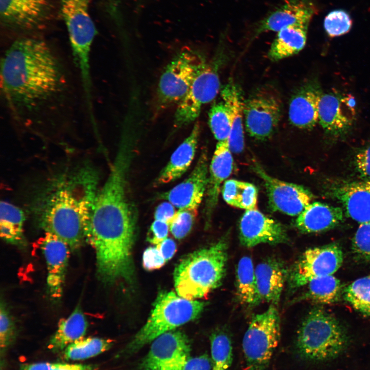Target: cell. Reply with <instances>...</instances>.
<instances>
[{
  "mask_svg": "<svg viewBox=\"0 0 370 370\" xmlns=\"http://www.w3.org/2000/svg\"><path fill=\"white\" fill-rule=\"evenodd\" d=\"M211 370H228L233 361L231 338L223 331H216L210 337Z\"/></svg>",
  "mask_w": 370,
  "mask_h": 370,
  "instance_id": "cell-34",
  "label": "cell"
},
{
  "mask_svg": "<svg viewBox=\"0 0 370 370\" xmlns=\"http://www.w3.org/2000/svg\"><path fill=\"white\" fill-rule=\"evenodd\" d=\"M90 0H62L61 14L67 27L75 66L83 81L91 78L90 53L97 34L89 13Z\"/></svg>",
  "mask_w": 370,
  "mask_h": 370,
  "instance_id": "cell-9",
  "label": "cell"
},
{
  "mask_svg": "<svg viewBox=\"0 0 370 370\" xmlns=\"http://www.w3.org/2000/svg\"><path fill=\"white\" fill-rule=\"evenodd\" d=\"M156 247L159 250L166 262L173 256L176 251L175 242L170 238H166L157 245Z\"/></svg>",
  "mask_w": 370,
  "mask_h": 370,
  "instance_id": "cell-48",
  "label": "cell"
},
{
  "mask_svg": "<svg viewBox=\"0 0 370 370\" xmlns=\"http://www.w3.org/2000/svg\"><path fill=\"white\" fill-rule=\"evenodd\" d=\"M241 244L251 248L261 244L277 245L288 242L285 228L256 209L246 210L239 224Z\"/></svg>",
  "mask_w": 370,
  "mask_h": 370,
  "instance_id": "cell-17",
  "label": "cell"
},
{
  "mask_svg": "<svg viewBox=\"0 0 370 370\" xmlns=\"http://www.w3.org/2000/svg\"><path fill=\"white\" fill-rule=\"evenodd\" d=\"M95 199L92 191L76 178L60 186L45 202L42 228L65 242L71 251L78 250L85 240V228Z\"/></svg>",
  "mask_w": 370,
  "mask_h": 370,
  "instance_id": "cell-3",
  "label": "cell"
},
{
  "mask_svg": "<svg viewBox=\"0 0 370 370\" xmlns=\"http://www.w3.org/2000/svg\"><path fill=\"white\" fill-rule=\"evenodd\" d=\"M355 164L360 176L370 180V145L361 150L356 154Z\"/></svg>",
  "mask_w": 370,
  "mask_h": 370,
  "instance_id": "cell-43",
  "label": "cell"
},
{
  "mask_svg": "<svg viewBox=\"0 0 370 370\" xmlns=\"http://www.w3.org/2000/svg\"><path fill=\"white\" fill-rule=\"evenodd\" d=\"M16 325L5 301L1 299L0 306V347L1 354L4 353L14 341Z\"/></svg>",
  "mask_w": 370,
  "mask_h": 370,
  "instance_id": "cell-38",
  "label": "cell"
},
{
  "mask_svg": "<svg viewBox=\"0 0 370 370\" xmlns=\"http://www.w3.org/2000/svg\"><path fill=\"white\" fill-rule=\"evenodd\" d=\"M280 334V318L275 305L252 317L242 342L245 370H268Z\"/></svg>",
  "mask_w": 370,
  "mask_h": 370,
  "instance_id": "cell-8",
  "label": "cell"
},
{
  "mask_svg": "<svg viewBox=\"0 0 370 370\" xmlns=\"http://www.w3.org/2000/svg\"><path fill=\"white\" fill-rule=\"evenodd\" d=\"M352 24L349 14L342 9L330 11L324 21L325 30L330 37L339 36L347 33L350 30Z\"/></svg>",
  "mask_w": 370,
  "mask_h": 370,
  "instance_id": "cell-37",
  "label": "cell"
},
{
  "mask_svg": "<svg viewBox=\"0 0 370 370\" xmlns=\"http://www.w3.org/2000/svg\"><path fill=\"white\" fill-rule=\"evenodd\" d=\"M344 299L364 316H370V275L359 278L343 290Z\"/></svg>",
  "mask_w": 370,
  "mask_h": 370,
  "instance_id": "cell-35",
  "label": "cell"
},
{
  "mask_svg": "<svg viewBox=\"0 0 370 370\" xmlns=\"http://www.w3.org/2000/svg\"><path fill=\"white\" fill-rule=\"evenodd\" d=\"M1 81L4 102L18 124L55 127L76 119L73 75L63 55L44 40L14 41L2 57Z\"/></svg>",
  "mask_w": 370,
  "mask_h": 370,
  "instance_id": "cell-1",
  "label": "cell"
},
{
  "mask_svg": "<svg viewBox=\"0 0 370 370\" xmlns=\"http://www.w3.org/2000/svg\"><path fill=\"white\" fill-rule=\"evenodd\" d=\"M221 192L225 201L231 206L246 210L256 209L258 192L252 183L236 179L227 180Z\"/></svg>",
  "mask_w": 370,
  "mask_h": 370,
  "instance_id": "cell-31",
  "label": "cell"
},
{
  "mask_svg": "<svg viewBox=\"0 0 370 370\" xmlns=\"http://www.w3.org/2000/svg\"><path fill=\"white\" fill-rule=\"evenodd\" d=\"M206 153L200 156L194 170L182 182L163 193L161 198L181 209L197 210L202 201L208 183Z\"/></svg>",
  "mask_w": 370,
  "mask_h": 370,
  "instance_id": "cell-19",
  "label": "cell"
},
{
  "mask_svg": "<svg viewBox=\"0 0 370 370\" xmlns=\"http://www.w3.org/2000/svg\"><path fill=\"white\" fill-rule=\"evenodd\" d=\"M88 325L86 316L78 304L68 317L60 320L48 348L53 352L64 351L70 344L84 338Z\"/></svg>",
  "mask_w": 370,
  "mask_h": 370,
  "instance_id": "cell-28",
  "label": "cell"
},
{
  "mask_svg": "<svg viewBox=\"0 0 370 370\" xmlns=\"http://www.w3.org/2000/svg\"><path fill=\"white\" fill-rule=\"evenodd\" d=\"M52 370H96V368L89 364L53 363Z\"/></svg>",
  "mask_w": 370,
  "mask_h": 370,
  "instance_id": "cell-49",
  "label": "cell"
},
{
  "mask_svg": "<svg viewBox=\"0 0 370 370\" xmlns=\"http://www.w3.org/2000/svg\"><path fill=\"white\" fill-rule=\"evenodd\" d=\"M322 94L316 81L301 87L290 101L288 117L290 123L301 129L313 128L319 122V103Z\"/></svg>",
  "mask_w": 370,
  "mask_h": 370,
  "instance_id": "cell-21",
  "label": "cell"
},
{
  "mask_svg": "<svg viewBox=\"0 0 370 370\" xmlns=\"http://www.w3.org/2000/svg\"><path fill=\"white\" fill-rule=\"evenodd\" d=\"M200 132V124L196 122L190 134L173 152L161 171L156 181L157 184L174 181L187 171L196 153Z\"/></svg>",
  "mask_w": 370,
  "mask_h": 370,
  "instance_id": "cell-26",
  "label": "cell"
},
{
  "mask_svg": "<svg viewBox=\"0 0 370 370\" xmlns=\"http://www.w3.org/2000/svg\"><path fill=\"white\" fill-rule=\"evenodd\" d=\"M306 286L307 297L322 304H329L337 302L342 294L340 281L333 275L314 279Z\"/></svg>",
  "mask_w": 370,
  "mask_h": 370,
  "instance_id": "cell-32",
  "label": "cell"
},
{
  "mask_svg": "<svg viewBox=\"0 0 370 370\" xmlns=\"http://www.w3.org/2000/svg\"><path fill=\"white\" fill-rule=\"evenodd\" d=\"M210 129L218 141L229 140L231 131V123L228 108L223 101L215 102L209 113Z\"/></svg>",
  "mask_w": 370,
  "mask_h": 370,
  "instance_id": "cell-36",
  "label": "cell"
},
{
  "mask_svg": "<svg viewBox=\"0 0 370 370\" xmlns=\"http://www.w3.org/2000/svg\"><path fill=\"white\" fill-rule=\"evenodd\" d=\"M220 91L231 123V131L228 140L230 149L232 152L239 153L242 152L244 147V102L237 86L232 80H230Z\"/></svg>",
  "mask_w": 370,
  "mask_h": 370,
  "instance_id": "cell-27",
  "label": "cell"
},
{
  "mask_svg": "<svg viewBox=\"0 0 370 370\" xmlns=\"http://www.w3.org/2000/svg\"><path fill=\"white\" fill-rule=\"evenodd\" d=\"M169 225L155 219L152 224L147 240L154 245H158L167 238Z\"/></svg>",
  "mask_w": 370,
  "mask_h": 370,
  "instance_id": "cell-45",
  "label": "cell"
},
{
  "mask_svg": "<svg viewBox=\"0 0 370 370\" xmlns=\"http://www.w3.org/2000/svg\"><path fill=\"white\" fill-rule=\"evenodd\" d=\"M53 365L50 362L27 363L21 365L20 370H52Z\"/></svg>",
  "mask_w": 370,
  "mask_h": 370,
  "instance_id": "cell-50",
  "label": "cell"
},
{
  "mask_svg": "<svg viewBox=\"0 0 370 370\" xmlns=\"http://www.w3.org/2000/svg\"><path fill=\"white\" fill-rule=\"evenodd\" d=\"M166 262L157 247H150L145 250L142 256L144 268L151 271L162 267Z\"/></svg>",
  "mask_w": 370,
  "mask_h": 370,
  "instance_id": "cell-42",
  "label": "cell"
},
{
  "mask_svg": "<svg viewBox=\"0 0 370 370\" xmlns=\"http://www.w3.org/2000/svg\"><path fill=\"white\" fill-rule=\"evenodd\" d=\"M352 250L359 259L370 262V221L360 224L353 239Z\"/></svg>",
  "mask_w": 370,
  "mask_h": 370,
  "instance_id": "cell-39",
  "label": "cell"
},
{
  "mask_svg": "<svg viewBox=\"0 0 370 370\" xmlns=\"http://www.w3.org/2000/svg\"><path fill=\"white\" fill-rule=\"evenodd\" d=\"M281 108L280 96L271 87L255 91L244 102V121L248 134L259 140L270 137L279 123Z\"/></svg>",
  "mask_w": 370,
  "mask_h": 370,
  "instance_id": "cell-10",
  "label": "cell"
},
{
  "mask_svg": "<svg viewBox=\"0 0 370 370\" xmlns=\"http://www.w3.org/2000/svg\"><path fill=\"white\" fill-rule=\"evenodd\" d=\"M227 249L226 238H223L181 260L174 272L177 294L195 300L205 297L218 287L226 273Z\"/></svg>",
  "mask_w": 370,
  "mask_h": 370,
  "instance_id": "cell-4",
  "label": "cell"
},
{
  "mask_svg": "<svg viewBox=\"0 0 370 370\" xmlns=\"http://www.w3.org/2000/svg\"><path fill=\"white\" fill-rule=\"evenodd\" d=\"M236 287L237 297L243 304L253 307L262 301L257 289L255 268L249 256L242 257L237 264Z\"/></svg>",
  "mask_w": 370,
  "mask_h": 370,
  "instance_id": "cell-30",
  "label": "cell"
},
{
  "mask_svg": "<svg viewBox=\"0 0 370 370\" xmlns=\"http://www.w3.org/2000/svg\"><path fill=\"white\" fill-rule=\"evenodd\" d=\"M206 306L204 302L188 300L173 291L160 292L146 322L122 354L132 355L162 334L197 319Z\"/></svg>",
  "mask_w": 370,
  "mask_h": 370,
  "instance_id": "cell-6",
  "label": "cell"
},
{
  "mask_svg": "<svg viewBox=\"0 0 370 370\" xmlns=\"http://www.w3.org/2000/svg\"><path fill=\"white\" fill-rule=\"evenodd\" d=\"M331 192L349 217L360 224L370 221V180L342 183Z\"/></svg>",
  "mask_w": 370,
  "mask_h": 370,
  "instance_id": "cell-22",
  "label": "cell"
},
{
  "mask_svg": "<svg viewBox=\"0 0 370 370\" xmlns=\"http://www.w3.org/2000/svg\"><path fill=\"white\" fill-rule=\"evenodd\" d=\"M174 206L170 202H163L160 204L155 212V218L170 224L175 213Z\"/></svg>",
  "mask_w": 370,
  "mask_h": 370,
  "instance_id": "cell-47",
  "label": "cell"
},
{
  "mask_svg": "<svg viewBox=\"0 0 370 370\" xmlns=\"http://www.w3.org/2000/svg\"><path fill=\"white\" fill-rule=\"evenodd\" d=\"M113 341L98 337L83 338L68 345L63 351L67 360L79 361L96 356L111 348Z\"/></svg>",
  "mask_w": 370,
  "mask_h": 370,
  "instance_id": "cell-33",
  "label": "cell"
},
{
  "mask_svg": "<svg viewBox=\"0 0 370 370\" xmlns=\"http://www.w3.org/2000/svg\"><path fill=\"white\" fill-rule=\"evenodd\" d=\"M188 337L180 330H173L158 337L137 370H182L191 357Z\"/></svg>",
  "mask_w": 370,
  "mask_h": 370,
  "instance_id": "cell-12",
  "label": "cell"
},
{
  "mask_svg": "<svg viewBox=\"0 0 370 370\" xmlns=\"http://www.w3.org/2000/svg\"><path fill=\"white\" fill-rule=\"evenodd\" d=\"M212 364L209 355L205 353L194 357H190L182 370H211Z\"/></svg>",
  "mask_w": 370,
  "mask_h": 370,
  "instance_id": "cell-46",
  "label": "cell"
},
{
  "mask_svg": "<svg viewBox=\"0 0 370 370\" xmlns=\"http://www.w3.org/2000/svg\"><path fill=\"white\" fill-rule=\"evenodd\" d=\"M1 237L9 244L16 246L24 244L23 231L4 223H0Z\"/></svg>",
  "mask_w": 370,
  "mask_h": 370,
  "instance_id": "cell-44",
  "label": "cell"
},
{
  "mask_svg": "<svg viewBox=\"0 0 370 370\" xmlns=\"http://www.w3.org/2000/svg\"><path fill=\"white\" fill-rule=\"evenodd\" d=\"M345 330L332 314L321 308L311 310L297 334L296 349L303 359L326 361L337 358L346 349Z\"/></svg>",
  "mask_w": 370,
  "mask_h": 370,
  "instance_id": "cell-5",
  "label": "cell"
},
{
  "mask_svg": "<svg viewBox=\"0 0 370 370\" xmlns=\"http://www.w3.org/2000/svg\"><path fill=\"white\" fill-rule=\"evenodd\" d=\"M316 12L312 0H286L257 23L254 34L278 32L292 25H309Z\"/></svg>",
  "mask_w": 370,
  "mask_h": 370,
  "instance_id": "cell-20",
  "label": "cell"
},
{
  "mask_svg": "<svg viewBox=\"0 0 370 370\" xmlns=\"http://www.w3.org/2000/svg\"><path fill=\"white\" fill-rule=\"evenodd\" d=\"M1 220L23 231L25 219V214L20 208L6 201H2L0 205Z\"/></svg>",
  "mask_w": 370,
  "mask_h": 370,
  "instance_id": "cell-41",
  "label": "cell"
},
{
  "mask_svg": "<svg viewBox=\"0 0 370 370\" xmlns=\"http://www.w3.org/2000/svg\"><path fill=\"white\" fill-rule=\"evenodd\" d=\"M255 274L262 300L277 305L287 275L284 264L275 258L266 259L257 265Z\"/></svg>",
  "mask_w": 370,
  "mask_h": 370,
  "instance_id": "cell-25",
  "label": "cell"
},
{
  "mask_svg": "<svg viewBox=\"0 0 370 370\" xmlns=\"http://www.w3.org/2000/svg\"><path fill=\"white\" fill-rule=\"evenodd\" d=\"M343 220V212L341 208L313 202L298 216L295 226L304 233H318L334 228Z\"/></svg>",
  "mask_w": 370,
  "mask_h": 370,
  "instance_id": "cell-24",
  "label": "cell"
},
{
  "mask_svg": "<svg viewBox=\"0 0 370 370\" xmlns=\"http://www.w3.org/2000/svg\"><path fill=\"white\" fill-rule=\"evenodd\" d=\"M132 139L123 135L107 180L98 191L85 228L94 248L99 280L106 284L130 282L134 275L132 250L136 220L126 194Z\"/></svg>",
  "mask_w": 370,
  "mask_h": 370,
  "instance_id": "cell-2",
  "label": "cell"
},
{
  "mask_svg": "<svg viewBox=\"0 0 370 370\" xmlns=\"http://www.w3.org/2000/svg\"><path fill=\"white\" fill-rule=\"evenodd\" d=\"M356 101L349 95L338 92L323 93L319 103V122L325 133L332 137L346 134L356 116Z\"/></svg>",
  "mask_w": 370,
  "mask_h": 370,
  "instance_id": "cell-16",
  "label": "cell"
},
{
  "mask_svg": "<svg viewBox=\"0 0 370 370\" xmlns=\"http://www.w3.org/2000/svg\"><path fill=\"white\" fill-rule=\"evenodd\" d=\"M253 168L264 181L272 210L298 216L311 202L313 195L303 186L274 178L257 163Z\"/></svg>",
  "mask_w": 370,
  "mask_h": 370,
  "instance_id": "cell-15",
  "label": "cell"
},
{
  "mask_svg": "<svg viewBox=\"0 0 370 370\" xmlns=\"http://www.w3.org/2000/svg\"><path fill=\"white\" fill-rule=\"evenodd\" d=\"M231 152L228 140L218 141L209 166L205 208L206 218L209 220L217 203L220 186L233 170Z\"/></svg>",
  "mask_w": 370,
  "mask_h": 370,
  "instance_id": "cell-23",
  "label": "cell"
},
{
  "mask_svg": "<svg viewBox=\"0 0 370 370\" xmlns=\"http://www.w3.org/2000/svg\"><path fill=\"white\" fill-rule=\"evenodd\" d=\"M343 262V253L338 244L309 248L292 268L289 274L290 287L297 288L306 285L314 279L333 275Z\"/></svg>",
  "mask_w": 370,
  "mask_h": 370,
  "instance_id": "cell-11",
  "label": "cell"
},
{
  "mask_svg": "<svg viewBox=\"0 0 370 370\" xmlns=\"http://www.w3.org/2000/svg\"><path fill=\"white\" fill-rule=\"evenodd\" d=\"M197 210L181 209L176 212L170 226L173 235L177 239L184 237L191 231Z\"/></svg>",
  "mask_w": 370,
  "mask_h": 370,
  "instance_id": "cell-40",
  "label": "cell"
},
{
  "mask_svg": "<svg viewBox=\"0 0 370 370\" xmlns=\"http://www.w3.org/2000/svg\"><path fill=\"white\" fill-rule=\"evenodd\" d=\"M52 9L51 0H0L1 22L9 30L34 32L45 27Z\"/></svg>",
  "mask_w": 370,
  "mask_h": 370,
  "instance_id": "cell-14",
  "label": "cell"
},
{
  "mask_svg": "<svg viewBox=\"0 0 370 370\" xmlns=\"http://www.w3.org/2000/svg\"><path fill=\"white\" fill-rule=\"evenodd\" d=\"M208 61L199 51L191 48L180 50L162 73L156 92V110L178 105Z\"/></svg>",
  "mask_w": 370,
  "mask_h": 370,
  "instance_id": "cell-7",
  "label": "cell"
},
{
  "mask_svg": "<svg viewBox=\"0 0 370 370\" xmlns=\"http://www.w3.org/2000/svg\"><path fill=\"white\" fill-rule=\"evenodd\" d=\"M40 247L47 266V292L52 300L58 301L63 295L71 250L65 242L49 232L41 238Z\"/></svg>",
  "mask_w": 370,
  "mask_h": 370,
  "instance_id": "cell-18",
  "label": "cell"
},
{
  "mask_svg": "<svg viewBox=\"0 0 370 370\" xmlns=\"http://www.w3.org/2000/svg\"><path fill=\"white\" fill-rule=\"evenodd\" d=\"M308 26L292 25L278 31L268 51V58L278 61L298 53L306 45Z\"/></svg>",
  "mask_w": 370,
  "mask_h": 370,
  "instance_id": "cell-29",
  "label": "cell"
},
{
  "mask_svg": "<svg viewBox=\"0 0 370 370\" xmlns=\"http://www.w3.org/2000/svg\"><path fill=\"white\" fill-rule=\"evenodd\" d=\"M220 87L216 69L208 62L177 105L174 117V129L179 130L194 121L199 116L202 106L216 98Z\"/></svg>",
  "mask_w": 370,
  "mask_h": 370,
  "instance_id": "cell-13",
  "label": "cell"
}]
</instances>
